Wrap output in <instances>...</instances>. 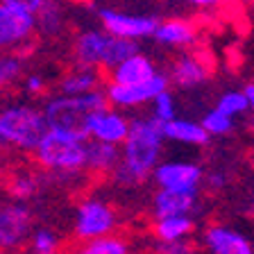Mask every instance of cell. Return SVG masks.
<instances>
[{"label":"cell","mask_w":254,"mask_h":254,"mask_svg":"<svg viewBox=\"0 0 254 254\" xmlns=\"http://www.w3.org/2000/svg\"><path fill=\"white\" fill-rule=\"evenodd\" d=\"M161 123L150 116L129 121V132L121 143V161L111 170V180L123 189H136L150 180L154 166L161 161L164 152Z\"/></svg>","instance_id":"1"},{"label":"cell","mask_w":254,"mask_h":254,"mask_svg":"<svg viewBox=\"0 0 254 254\" xmlns=\"http://www.w3.org/2000/svg\"><path fill=\"white\" fill-rule=\"evenodd\" d=\"M86 141L89 138L84 134L48 127L41 141L37 143V148L30 154L34 164L53 180H77L84 175Z\"/></svg>","instance_id":"2"},{"label":"cell","mask_w":254,"mask_h":254,"mask_svg":"<svg viewBox=\"0 0 254 254\" xmlns=\"http://www.w3.org/2000/svg\"><path fill=\"white\" fill-rule=\"evenodd\" d=\"M138 53V43L134 39L111 37L105 30L79 32L73 41V62L77 66L111 70L123 59Z\"/></svg>","instance_id":"3"},{"label":"cell","mask_w":254,"mask_h":254,"mask_svg":"<svg viewBox=\"0 0 254 254\" xmlns=\"http://www.w3.org/2000/svg\"><path fill=\"white\" fill-rule=\"evenodd\" d=\"M48 123L43 111L32 105H7L0 109V138L7 150L30 154L46 134Z\"/></svg>","instance_id":"4"},{"label":"cell","mask_w":254,"mask_h":254,"mask_svg":"<svg viewBox=\"0 0 254 254\" xmlns=\"http://www.w3.org/2000/svg\"><path fill=\"white\" fill-rule=\"evenodd\" d=\"M102 107H107L105 93H102V89H95L84 95H55L46 102L41 111L48 127L86 136L89 118Z\"/></svg>","instance_id":"5"},{"label":"cell","mask_w":254,"mask_h":254,"mask_svg":"<svg viewBox=\"0 0 254 254\" xmlns=\"http://www.w3.org/2000/svg\"><path fill=\"white\" fill-rule=\"evenodd\" d=\"M118 211L105 197L89 195L77 204L73 216V236L75 241H89L116 234Z\"/></svg>","instance_id":"6"},{"label":"cell","mask_w":254,"mask_h":254,"mask_svg":"<svg viewBox=\"0 0 254 254\" xmlns=\"http://www.w3.org/2000/svg\"><path fill=\"white\" fill-rule=\"evenodd\" d=\"M32 229H34V213L25 202L0 204V250H5L7 254L23 252Z\"/></svg>","instance_id":"7"},{"label":"cell","mask_w":254,"mask_h":254,"mask_svg":"<svg viewBox=\"0 0 254 254\" xmlns=\"http://www.w3.org/2000/svg\"><path fill=\"white\" fill-rule=\"evenodd\" d=\"M34 32H37L34 14L0 2V53L23 55V50L32 43Z\"/></svg>","instance_id":"8"},{"label":"cell","mask_w":254,"mask_h":254,"mask_svg":"<svg viewBox=\"0 0 254 254\" xmlns=\"http://www.w3.org/2000/svg\"><path fill=\"white\" fill-rule=\"evenodd\" d=\"M170 84V79L166 73H154L150 79H145L143 84H118V82H109L105 86V100L114 109H136V107L148 105L157 93L166 91Z\"/></svg>","instance_id":"9"},{"label":"cell","mask_w":254,"mask_h":254,"mask_svg":"<svg viewBox=\"0 0 254 254\" xmlns=\"http://www.w3.org/2000/svg\"><path fill=\"white\" fill-rule=\"evenodd\" d=\"M202 175L204 170L195 164V161H159L152 170V177L157 189H177V190H189V189H200L202 186Z\"/></svg>","instance_id":"10"},{"label":"cell","mask_w":254,"mask_h":254,"mask_svg":"<svg viewBox=\"0 0 254 254\" xmlns=\"http://www.w3.org/2000/svg\"><path fill=\"white\" fill-rule=\"evenodd\" d=\"M127 132H129V118L121 109H114L109 105L95 111L89 118V125H86V138L111 143V145H118V148L125 141Z\"/></svg>","instance_id":"11"},{"label":"cell","mask_w":254,"mask_h":254,"mask_svg":"<svg viewBox=\"0 0 254 254\" xmlns=\"http://www.w3.org/2000/svg\"><path fill=\"white\" fill-rule=\"evenodd\" d=\"M102 30L111 37L121 39H143L152 37L157 18L152 16H138V14H125V11H114V9H102L100 11Z\"/></svg>","instance_id":"12"},{"label":"cell","mask_w":254,"mask_h":254,"mask_svg":"<svg viewBox=\"0 0 254 254\" xmlns=\"http://www.w3.org/2000/svg\"><path fill=\"white\" fill-rule=\"evenodd\" d=\"M202 243L209 254H254V245L243 232L213 222L202 232Z\"/></svg>","instance_id":"13"},{"label":"cell","mask_w":254,"mask_h":254,"mask_svg":"<svg viewBox=\"0 0 254 254\" xmlns=\"http://www.w3.org/2000/svg\"><path fill=\"white\" fill-rule=\"evenodd\" d=\"M197 204H200V189H157L152 195V216H193Z\"/></svg>","instance_id":"14"},{"label":"cell","mask_w":254,"mask_h":254,"mask_svg":"<svg viewBox=\"0 0 254 254\" xmlns=\"http://www.w3.org/2000/svg\"><path fill=\"white\" fill-rule=\"evenodd\" d=\"M166 75L180 89H195V86L204 84L206 79H209L211 68L204 62V57L193 55V53H184L175 59L173 66H170V73H166Z\"/></svg>","instance_id":"15"},{"label":"cell","mask_w":254,"mask_h":254,"mask_svg":"<svg viewBox=\"0 0 254 254\" xmlns=\"http://www.w3.org/2000/svg\"><path fill=\"white\" fill-rule=\"evenodd\" d=\"M154 41L161 46H173V48H190L197 41V27L186 18H168V21H157L152 32Z\"/></svg>","instance_id":"16"},{"label":"cell","mask_w":254,"mask_h":254,"mask_svg":"<svg viewBox=\"0 0 254 254\" xmlns=\"http://www.w3.org/2000/svg\"><path fill=\"white\" fill-rule=\"evenodd\" d=\"M0 184L5 186V190L14 200L27 202L41 190L43 177L34 168H11V170H5V177H2Z\"/></svg>","instance_id":"17"},{"label":"cell","mask_w":254,"mask_h":254,"mask_svg":"<svg viewBox=\"0 0 254 254\" xmlns=\"http://www.w3.org/2000/svg\"><path fill=\"white\" fill-rule=\"evenodd\" d=\"M154 73H157V66H154L152 59L136 53L132 57L123 59L118 66H114L109 70V82H118V84H143Z\"/></svg>","instance_id":"18"},{"label":"cell","mask_w":254,"mask_h":254,"mask_svg":"<svg viewBox=\"0 0 254 254\" xmlns=\"http://www.w3.org/2000/svg\"><path fill=\"white\" fill-rule=\"evenodd\" d=\"M121 161V148L102 141H86V164L84 173L98 175V177H109L111 170Z\"/></svg>","instance_id":"19"},{"label":"cell","mask_w":254,"mask_h":254,"mask_svg":"<svg viewBox=\"0 0 254 254\" xmlns=\"http://www.w3.org/2000/svg\"><path fill=\"white\" fill-rule=\"evenodd\" d=\"M102 86V73L100 68L91 66H77L75 64L70 70L62 75L59 79V95H84Z\"/></svg>","instance_id":"20"},{"label":"cell","mask_w":254,"mask_h":254,"mask_svg":"<svg viewBox=\"0 0 254 254\" xmlns=\"http://www.w3.org/2000/svg\"><path fill=\"white\" fill-rule=\"evenodd\" d=\"M161 134L164 138L182 145H206L209 143V134L202 129L200 123L189 121V118H170V121L161 123Z\"/></svg>","instance_id":"21"},{"label":"cell","mask_w":254,"mask_h":254,"mask_svg":"<svg viewBox=\"0 0 254 254\" xmlns=\"http://www.w3.org/2000/svg\"><path fill=\"white\" fill-rule=\"evenodd\" d=\"M195 232L193 216H164L154 218L152 236L154 241H186Z\"/></svg>","instance_id":"22"},{"label":"cell","mask_w":254,"mask_h":254,"mask_svg":"<svg viewBox=\"0 0 254 254\" xmlns=\"http://www.w3.org/2000/svg\"><path fill=\"white\" fill-rule=\"evenodd\" d=\"M70 254H132V248L123 236L109 234V236L79 241V245Z\"/></svg>","instance_id":"23"},{"label":"cell","mask_w":254,"mask_h":254,"mask_svg":"<svg viewBox=\"0 0 254 254\" xmlns=\"http://www.w3.org/2000/svg\"><path fill=\"white\" fill-rule=\"evenodd\" d=\"M25 59L18 53H0V93L11 91L23 79Z\"/></svg>","instance_id":"24"},{"label":"cell","mask_w":254,"mask_h":254,"mask_svg":"<svg viewBox=\"0 0 254 254\" xmlns=\"http://www.w3.org/2000/svg\"><path fill=\"white\" fill-rule=\"evenodd\" d=\"M37 21V30L46 37H57L64 30V9L57 0H46L41 5V9L34 14Z\"/></svg>","instance_id":"25"},{"label":"cell","mask_w":254,"mask_h":254,"mask_svg":"<svg viewBox=\"0 0 254 254\" xmlns=\"http://www.w3.org/2000/svg\"><path fill=\"white\" fill-rule=\"evenodd\" d=\"M23 250L27 254H62V236L48 227H37L32 229Z\"/></svg>","instance_id":"26"},{"label":"cell","mask_w":254,"mask_h":254,"mask_svg":"<svg viewBox=\"0 0 254 254\" xmlns=\"http://www.w3.org/2000/svg\"><path fill=\"white\" fill-rule=\"evenodd\" d=\"M200 125L209 136H225V134H229L234 129V118H229L227 114H222V111H218L213 107L211 111H206L202 116Z\"/></svg>","instance_id":"27"},{"label":"cell","mask_w":254,"mask_h":254,"mask_svg":"<svg viewBox=\"0 0 254 254\" xmlns=\"http://www.w3.org/2000/svg\"><path fill=\"white\" fill-rule=\"evenodd\" d=\"M216 109L227 114L229 118H236L241 114H245L248 109V98H245L243 91H225V93L218 98L216 102Z\"/></svg>","instance_id":"28"},{"label":"cell","mask_w":254,"mask_h":254,"mask_svg":"<svg viewBox=\"0 0 254 254\" xmlns=\"http://www.w3.org/2000/svg\"><path fill=\"white\" fill-rule=\"evenodd\" d=\"M150 105H152V114H150V118H154L157 123H166V121H170V118L177 116V105H175V98L168 89L154 95L152 100H150Z\"/></svg>","instance_id":"29"},{"label":"cell","mask_w":254,"mask_h":254,"mask_svg":"<svg viewBox=\"0 0 254 254\" xmlns=\"http://www.w3.org/2000/svg\"><path fill=\"white\" fill-rule=\"evenodd\" d=\"M154 254H193V243L186 241H154Z\"/></svg>","instance_id":"30"},{"label":"cell","mask_w":254,"mask_h":254,"mask_svg":"<svg viewBox=\"0 0 254 254\" xmlns=\"http://www.w3.org/2000/svg\"><path fill=\"white\" fill-rule=\"evenodd\" d=\"M48 89L46 84V79H43V75L39 73H32L27 75L25 79H23V91H25L27 95H32V98H39V95H43Z\"/></svg>","instance_id":"31"},{"label":"cell","mask_w":254,"mask_h":254,"mask_svg":"<svg viewBox=\"0 0 254 254\" xmlns=\"http://www.w3.org/2000/svg\"><path fill=\"white\" fill-rule=\"evenodd\" d=\"M227 182H229V177L225 170H209V173L202 175V184L209 190H222L227 186Z\"/></svg>","instance_id":"32"},{"label":"cell","mask_w":254,"mask_h":254,"mask_svg":"<svg viewBox=\"0 0 254 254\" xmlns=\"http://www.w3.org/2000/svg\"><path fill=\"white\" fill-rule=\"evenodd\" d=\"M0 2H7V5H14V7H21V9L30 11V14H37L41 9V5L46 0H0Z\"/></svg>","instance_id":"33"},{"label":"cell","mask_w":254,"mask_h":254,"mask_svg":"<svg viewBox=\"0 0 254 254\" xmlns=\"http://www.w3.org/2000/svg\"><path fill=\"white\" fill-rule=\"evenodd\" d=\"M186 2H190V5H195V7H202V9H211V7L220 5L222 0H186Z\"/></svg>","instance_id":"34"},{"label":"cell","mask_w":254,"mask_h":254,"mask_svg":"<svg viewBox=\"0 0 254 254\" xmlns=\"http://www.w3.org/2000/svg\"><path fill=\"white\" fill-rule=\"evenodd\" d=\"M243 93H245V98H248V109H250V111H254V82H252V84L245 86Z\"/></svg>","instance_id":"35"},{"label":"cell","mask_w":254,"mask_h":254,"mask_svg":"<svg viewBox=\"0 0 254 254\" xmlns=\"http://www.w3.org/2000/svg\"><path fill=\"white\" fill-rule=\"evenodd\" d=\"M5 170H7V168H5L2 164H0V182H2V177H5Z\"/></svg>","instance_id":"36"},{"label":"cell","mask_w":254,"mask_h":254,"mask_svg":"<svg viewBox=\"0 0 254 254\" xmlns=\"http://www.w3.org/2000/svg\"><path fill=\"white\" fill-rule=\"evenodd\" d=\"M250 211H252V216H254V195L250 197Z\"/></svg>","instance_id":"37"},{"label":"cell","mask_w":254,"mask_h":254,"mask_svg":"<svg viewBox=\"0 0 254 254\" xmlns=\"http://www.w3.org/2000/svg\"><path fill=\"white\" fill-rule=\"evenodd\" d=\"M0 254H7V252H5V250H0Z\"/></svg>","instance_id":"38"}]
</instances>
